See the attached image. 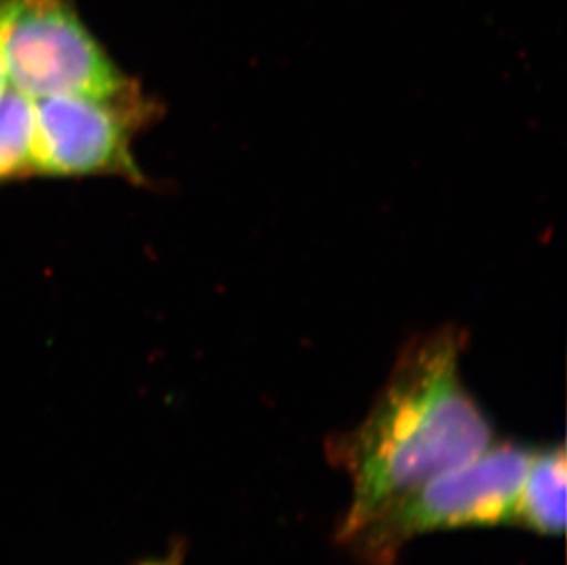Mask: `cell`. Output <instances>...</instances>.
Returning <instances> with one entry per match:
<instances>
[{
    "label": "cell",
    "instance_id": "52a82bcc",
    "mask_svg": "<svg viewBox=\"0 0 567 565\" xmlns=\"http://www.w3.org/2000/svg\"><path fill=\"white\" fill-rule=\"evenodd\" d=\"M184 553L183 547H173L167 555L161 556V558H153V561H145L138 565H183Z\"/></svg>",
    "mask_w": 567,
    "mask_h": 565
},
{
    "label": "cell",
    "instance_id": "8992f818",
    "mask_svg": "<svg viewBox=\"0 0 567 565\" xmlns=\"http://www.w3.org/2000/svg\"><path fill=\"white\" fill-rule=\"evenodd\" d=\"M32 131V100L10 89L0 100V186L33 178Z\"/></svg>",
    "mask_w": 567,
    "mask_h": 565
},
{
    "label": "cell",
    "instance_id": "3957f363",
    "mask_svg": "<svg viewBox=\"0 0 567 565\" xmlns=\"http://www.w3.org/2000/svg\"><path fill=\"white\" fill-rule=\"evenodd\" d=\"M0 52L13 91L114 97L138 89L69 0H0Z\"/></svg>",
    "mask_w": 567,
    "mask_h": 565
},
{
    "label": "cell",
    "instance_id": "6da1fadb",
    "mask_svg": "<svg viewBox=\"0 0 567 565\" xmlns=\"http://www.w3.org/2000/svg\"><path fill=\"white\" fill-rule=\"evenodd\" d=\"M461 346L450 327L412 341L364 421L327 444L353 486L337 536L496 441L493 422L461 379Z\"/></svg>",
    "mask_w": 567,
    "mask_h": 565
},
{
    "label": "cell",
    "instance_id": "7a4b0ae2",
    "mask_svg": "<svg viewBox=\"0 0 567 565\" xmlns=\"http://www.w3.org/2000/svg\"><path fill=\"white\" fill-rule=\"evenodd\" d=\"M533 449L494 441L466 463L434 475L337 536L362 565H395L412 540L437 531L513 523Z\"/></svg>",
    "mask_w": 567,
    "mask_h": 565
},
{
    "label": "cell",
    "instance_id": "ba28073f",
    "mask_svg": "<svg viewBox=\"0 0 567 565\" xmlns=\"http://www.w3.org/2000/svg\"><path fill=\"white\" fill-rule=\"evenodd\" d=\"M10 81L6 75L4 61H2V52H0V100L4 97L6 92L10 91Z\"/></svg>",
    "mask_w": 567,
    "mask_h": 565
},
{
    "label": "cell",
    "instance_id": "5b68a950",
    "mask_svg": "<svg viewBox=\"0 0 567 565\" xmlns=\"http://www.w3.org/2000/svg\"><path fill=\"white\" fill-rule=\"evenodd\" d=\"M566 449H533L514 502V527L555 536L566 528Z\"/></svg>",
    "mask_w": 567,
    "mask_h": 565
},
{
    "label": "cell",
    "instance_id": "277c9868",
    "mask_svg": "<svg viewBox=\"0 0 567 565\" xmlns=\"http://www.w3.org/2000/svg\"><path fill=\"white\" fill-rule=\"evenodd\" d=\"M156 105L142 89L114 97L32 100L33 178H122L142 186L134 138L155 122Z\"/></svg>",
    "mask_w": 567,
    "mask_h": 565
}]
</instances>
